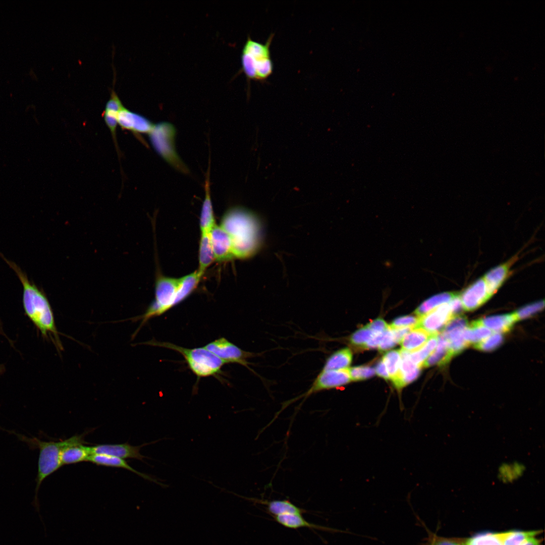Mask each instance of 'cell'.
Masks as SVG:
<instances>
[{"instance_id":"cell-3","label":"cell","mask_w":545,"mask_h":545,"mask_svg":"<svg viewBox=\"0 0 545 545\" xmlns=\"http://www.w3.org/2000/svg\"><path fill=\"white\" fill-rule=\"evenodd\" d=\"M6 431L16 435L20 441L25 443L30 448H37L39 451L34 499L35 504L38 505L37 494L42 482L62 466L60 455L65 444V440L57 442L44 441L35 437L29 438L13 431Z\"/></svg>"},{"instance_id":"cell-31","label":"cell","mask_w":545,"mask_h":545,"mask_svg":"<svg viewBox=\"0 0 545 545\" xmlns=\"http://www.w3.org/2000/svg\"><path fill=\"white\" fill-rule=\"evenodd\" d=\"M540 531L510 530L500 532L503 545H518L526 539L538 535Z\"/></svg>"},{"instance_id":"cell-23","label":"cell","mask_w":545,"mask_h":545,"mask_svg":"<svg viewBox=\"0 0 545 545\" xmlns=\"http://www.w3.org/2000/svg\"><path fill=\"white\" fill-rule=\"evenodd\" d=\"M432 335L422 329L413 328L401 341L402 350L409 352L416 351L425 344Z\"/></svg>"},{"instance_id":"cell-2","label":"cell","mask_w":545,"mask_h":545,"mask_svg":"<svg viewBox=\"0 0 545 545\" xmlns=\"http://www.w3.org/2000/svg\"><path fill=\"white\" fill-rule=\"evenodd\" d=\"M230 236L234 258L244 259L258 250L260 241L258 220L249 210L241 206L228 209L220 225Z\"/></svg>"},{"instance_id":"cell-36","label":"cell","mask_w":545,"mask_h":545,"mask_svg":"<svg viewBox=\"0 0 545 545\" xmlns=\"http://www.w3.org/2000/svg\"><path fill=\"white\" fill-rule=\"evenodd\" d=\"M121 110L105 107L103 113L105 122L108 127L115 144L118 150L116 137V129L118 125V116Z\"/></svg>"},{"instance_id":"cell-20","label":"cell","mask_w":545,"mask_h":545,"mask_svg":"<svg viewBox=\"0 0 545 545\" xmlns=\"http://www.w3.org/2000/svg\"><path fill=\"white\" fill-rule=\"evenodd\" d=\"M453 356L454 355L447 341L439 334L437 345L423 363L422 367H429L434 365H444L448 363Z\"/></svg>"},{"instance_id":"cell-34","label":"cell","mask_w":545,"mask_h":545,"mask_svg":"<svg viewBox=\"0 0 545 545\" xmlns=\"http://www.w3.org/2000/svg\"><path fill=\"white\" fill-rule=\"evenodd\" d=\"M426 529L427 536L424 545H466L465 539L440 536Z\"/></svg>"},{"instance_id":"cell-6","label":"cell","mask_w":545,"mask_h":545,"mask_svg":"<svg viewBox=\"0 0 545 545\" xmlns=\"http://www.w3.org/2000/svg\"><path fill=\"white\" fill-rule=\"evenodd\" d=\"M180 278L160 276L156 281L155 299L142 315L137 317L141 319L139 328L152 317L159 316L179 303L178 291Z\"/></svg>"},{"instance_id":"cell-1","label":"cell","mask_w":545,"mask_h":545,"mask_svg":"<svg viewBox=\"0 0 545 545\" xmlns=\"http://www.w3.org/2000/svg\"><path fill=\"white\" fill-rule=\"evenodd\" d=\"M3 258L16 272L23 286L22 303L25 315L44 338H51L56 346L62 349L51 305L44 293L30 281L15 262Z\"/></svg>"},{"instance_id":"cell-19","label":"cell","mask_w":545,"mask_h":545,"mask_svg":"<svg viewBox=\"0 0 545 545\" xmlns=\"http://www.w3.org/2000/svg\"><path fill=\"white\" fill-rule=\"evenodd\" d=\"M208 172L209 169L205 182V197L200 217L201 233H209L211 229L216 225L211 199Z\"/></svg>"},{"instance_id":"cell-17","label":"cell","mask_w":545,"mask_h":545,"mask_svg":"<svg viewBox=\"0 0 545 545\" xmlns=\"http://www.w3.org/2000/svg\"><path fill=\"white\" fill-rule=\"evenodd\" d=\"M401 362L398 374L392 379L395 387L400 390L416 379L419 376L421 367L413 363L409 357V352L401 350Z\"/></svg>"},{"instance_id":"cell-10","label":"cell","mask_w":545,"mask_h":545,"mask_svg":"<svg viewBox=\"0 0 545 545\" xmlns=\"http://www.w3.org/2000/svg\"><path fill=\"white\" fill-rule=\"evenodd\" d=\"M467 325V320L464 316L457 315L450 319L440 334L447 341L454 355L459 354L470 345L463 336Z\"/></svg>"},{"instance_id":"cell-7","label":"cell","mask_w":545,"mask_h":545,"mask_svg":"<svg viewBox=\"0 0 545 545\" xmlns=\"http://www.w3.org/2000/svg\"><path fill=\"white\" fill-rule=\"evenodd\" d=\"M148 135L154 149L166 162L181 172L189 173L188 169L176 152V129L172 124L161 122L154 125Z\"/></svg>"},{"instance_id":"cell-38","label":"cell","mask_w":545,"mask_h":545,"mask_svg":"<svg viewBox=\"0 0 545 545\" xmlns=\"http://www.w3.org/2000/svg\"><path fill=\"white\" fill-rule=\"evenodd\" d=\"M374 335V334L365 326L354 332L351 335L350 341L352 345L364 348Z\"/></svg>"},{"instance_id":"cell-24","label":"cell","mask_w":545,"mask_h":545,"mask_svg":"<svg viewBox=\"0 0 545 545\" xmlns=\"http://www.w3.org/2000/svg\"><path fill=\"white\" fill-rule=\"evenodd\" d=\"M480 320L483 326L493 332L499 333L509 331L517 321L514 313L490 316Z\"/></svg>"},{"instance_id":"cell-26","label":"cell","mask_w":545,"mask_h":545,"mask_svg":"<svg viewBox=\"0 0 545 545\" xmlns=\"http://www.w3.org/2000/svg\"><path fill=\"white\" fill-rule=\"evenodd\" d=\"M509 265L504 263L488 271L483 277L488 291L492 296L501 287L509 274Z\"/></svg>"},{"instance_id":"cell-15","label":"cell","mask_w":545,"mask_h":545,"mask_svg":"<svg viewBox=\"0 0 545 545\" xmlns=\"http://www.w3.org/2000/svg\"><path fill=\"white\" fill-rule=\"evenodd\" d=\"M209 234L215 260L223 262L234 258L231 239L221 226L215 225Z\"/></svg>"},{"instance_id":"cell-8","label":"cell","mask_w":545,"mask_h":545,"mask_svg":"<svg viewBox=\"0 0 545 545\" xmlns=\"http://www.w3.org/2000/svg\"><path fill=\"white\" fill-rule=\"evenodd\" d=\"M351 380L349 368L339 370L321 369L310 388L302 395L284 403L281 411L288 405L303 398V401L316 393L342 387Z\"/></svg>"},{"instance_id":"cell-44","label":"cell","mask_w":545,"mask_h":545,"mask_svg":"<svg viewBox=\"0 0 545 545\" xmlns=\"http://www.w3.org/2000/svg\"><path fill=\"white\" fill-rule=\"evenodd\" d=\"M375 371L378 376L385 379L390 378L387 367L383 359L377 364Z\"/></svg>"},{"instance_id":"cell-21","label":"cell","mask_w":545,"mask_h":545,"mask_svg":"<svg viewBox=\"0 0 545 545\" xmlns=\"http://www.w3.org/2000/svg\"><path fill=\"white\" fill-rule=\"evenodd\" d=\"M273 517H274L276 521L278 523L286 527L291 529L308 527L322 531H340L339 530L310 523L304 519L302 517L301 514H286Z\"/></svg>"},{"instance_id":"cell-37","label":"cell","mask_w":545,"mask_h":545,"mask_svg":"<svg viewBox=\"0 0 545 545\" xmlns=\"http://www.w3.org/2000/svg\"><path fill=\"white\" fill-rule=\"evenodd\" d=\"M544 300L539 301L526 305L513 312L516 320L525 319L543 309Z\"/></svg>"},{"instance_id":"cell-32","label":"cell","mask_w":545,"mask_h":545,"mask_svg":"<svg viewBox=\"0 0 545 545\" xmlns=\"http://www.w3.org/2000/svg\"><path fill=\"white\" fill-rule=\"evenodd\" d=\"M466 545H503L500 532H483L465 539Z\"/></svg>"},{"instance_id":"cell-4","label":"cell","mask_w":545,"mask_h":545,"mask_svg":"<svg viewBox=\"0 0 545 545\" xmlns=\"http://www.w3.org/2000/svg\"><path fill=\"white\" fill-rule=\"evenodd\" d=\"M274 35L271 34L264 43L248 37L241 56L242 69L248 79L263 81L272 74L274 67L270 45Z\"/></svg>"},{"instance_id":"cell-5","label":"cell","mask_w":545,"mask_h":545,"mask_svg":"<svg viewBox=\"0 0 545 545\" xmlns=\"http://www.w3.org/2000/svg\"><path fill=\"white\" fill-rule=\"evenodd\" d=\"M146 344L171 349L180 353L191 371L198 377L216 375L226 363L204 347L185 348L169 342L152 340Z\"/></svg>"},{"instance_id":"cell-43","label":"cell","mask_w":545,"mask_h":545,"mask_svg":"<svg viewBox=\"0 0 545 545\" xmlns=\"http://www.w3.org/2000/svg\"><path fill=\"white\" fill-rule=\"evenodd\" d=\"M374 334L381 333L389 329V325L381 318H377L367 324L366 326Z\"/></svg>"},{"instance_id":"cell-22","label":"cell","mask_w":545,"mask_h":545,"mask_svg":"<svg viewBox=\"0 0 545 545\" xmlns=\"http://www.w3.org/2000/svg\"><path fill=\"white\" fill-rule=\"evenodd\" d=\"M254 501L266 506L267 511L273 516L286 514H301L306 511L298 507L288 500L267 501L263 499H253Z\"/></svg>"},{"instance_id":"cell-14","label":"cell","mask_w":545,"mask_h":545,"mask_svg":"<svg viewBox=\"0 0 545 545\" xmlns=\"http://www.w3.org/2000/svg\"><path fill=\"white\" fill-rule=\"evenodd\" d=\"M491 296L483 278L478 279L459 295L463 309L466 311L475 310Z\"/></svg>"},{"instance_id":"cell-35","label":"cell","mask_w":545,"mask_h":545,"mask_svg":"<svg viewBox=\"0 0 545 545\" xmlns=\"http://www.w3.org/2000/svg\"><path fill=\"white\" fill-rule=\"evenodd\" d=\"M503 341V337L501 333H495L483 340L474 344V347L481 351H490L499 347Z\"/></svg>"},{"instance_id":"cell-13","label":"cell","mask_w":545,"mask_h":545,"mask_svg":"<svg viewBox=\"0 0 545 545\" xmlns=\"http://www.w3.org/2000/svg\"><path fill=\"white\" fill-rule=\"evenodd\" d=\"M158 441L146 443L141 445L134 446L128 443L120 444H97L90 446L91 454H102L125 459H136L143 461L147 457L141 455L140 453L141 448L148 444L155 443Z\"/></svg>"},{"instance_id":"cell-18","label":"cell","mask_w":545,"mask_h":545,"mask_svg":"<svg viewBox=\"0 0 545 545\" xmlns=\"http://www.w3.org/2000/svg\"><path fill=\"white\" fill-rule=\"evenodd\" d=\"M87 461L97 465L125 469L138 475L145 479L158 484L162 487L168 486L166 484L158 482L156 478L137 471L130 466L125 460L119 458L102 454H91Z\"/></svg>"},{"instance_id":"cell-9","label":"cell","mask_w":545,"mask_h":545,"mask_svg":"<svg viewBox=\"0 0 545 545\" xmlns=\"http://www.w3.org/2000/svg\"><path fill=\"white\" fill-rule=\"evenodd\" d=\"M204 347L227 363H237L250 369L248 359L255 353L244 351L224 338L209 343Z\"/></svg>"},{"instance_id":"cell-29","label":"cell","mask_w":545,"mask_h":545,"mask_svg":"<svg viewBox=\"0 0 545 545\" xmlns=\"http://www.w3.org/2000/svg\"><path fill=\"white\" fill-rule=\"evenodd\" d=\"M493 332L483 326L479 319L468 324L463 332L465 340L470 345L476 344L489 337Z\"/></svg>"},{"instance_id":"cell-30","label":"cell","mask_w":545,"mask_h":545,"mask_svg":"<svg viewBox=\"0 0 545 545\" xmlns=\"http://www.w3.org/2000/svg\"><path fill=\"white\" fill-rule=\"evenodd\" d=\"M439 334H432L425 344L418 350L409 352L411 361L417 365L422 367L423 363L435 348L438 341Z\"/></svg>"},{"instance_id":"cell-40","label":"cell","mask_w":545,"mask_h":545,"mask_svg":"<svg viewBox=\"0 0 545 545\" xmlns=\"http://www.w3.org/2000/svg\"><path fill=\"white\" fill-rule=\"evenodd\" d=\"M351 380L357 381L367 379L373 376L375 370L369 366H360L349 368Z\"/></svg>"},{"instance_id":"cell-25","label":"cell","mask_w":545,"mask_h":545,"mask_svg":"<svg viewBox=\"0 0 545 545\" xmlns=\"http://www.w3.org/2000/svg\"><path fill=\"white\" fill-rule=\"evenodd\" d=\"M198 260L199 267L197 270L203 275L208 266L215 260L209 233H201Z\"/></svg>"},{"instance_id":"cell-33","label":"cell","mask_w":545,"mask_h":545,"mask_svg":"<svg viewBox=\"0 0 545 545\" xmlns=\"http://www.w3.org/2000/svg\"><path fill=\"white\" fill-rule=\"evenodd\" d=\"M386 364L390 378L393 379L398 373L401 362L400 351L393 350L386 353L382 358Z\"/></svg>"},{"instance_id":"cell-42","label":"cell","mask_w":545,"mask_h":545,"mask_svg":"<svg viewBox=\"0 0 545 545\" xmlns=\"http://www.w3.org/2000/svg\"><path fill=\"white\" fill-rule=\"evenodd\" d=\"M397 343L393 331L389 329L384 332L383 338L378 346L380 351H386L393 347Z\"/></svg>"},{"instance_id":"cell-16","label":"cell","mask_w":545,"mask_h":545,"mask_svg":"<svg viewBox=\"0 0 545 545\" xmlns=\"http://www.w3.org/2000/svg\"><path fill=\"white\" fill-rule=\"evenodd\" d=\"M118 124L123 129L134 133L149 134L154 124L146 118L124 107L118 116Z\"/></svg>"},{"instance_id":"cell-11","label":"cell","mask_w":545,"mask_h":545,"mask_svg":"<svg viewBox=\"0 0 545 545\" xmlns=\"http://www.w3.org/2000/svg\"><path fill=\"white\" fill-rule=\"evenodd\" d=\"M85 435L86 433H83L65 440L60 455L62 466L88 461L91 452L90 446L84 445Z\"/></svg>"},{"instance_id":"cell-41","label":"cell","mask_w":545,"mask_h":545,"mask_svg":"<svg viewBox=\"0 0 545 545\" xmlns=\"http://www.w3.org/2000/svg\"><path fill=\"white\" fill-rule=\"evenodd\" d=\"M418 321V317L412 315L400 316L394 320L389 327L392 330L405 328H414Z\"/></svg>"},{"instance_id":"cell-12","label":"cell","mask_w":545,"mask_h":545,"mask_svg":"<svg viewBox=\"0 0 545 545\" xmlns=\"http://www.w3.org/2000/svg\"><path fill=\"white\" fill-rule=\"evenodd\" d=\"M453 317L449 303L444 304L418 317L414 328L422 329L430 334H439Z\"/></svg>"},{"instance_id":"cell-28","label":"cell","mask_w":545,"mask_h":545,"mask_svg":"<svg viewBox=\"0 0 545 545\" xmlns=\"http://www.w3.org/2000/svg\"><path fill=\"white\" fill-rule=\"evenodd\" d=\"M458 294L457 292H444L435 295L423 302L414 313L419 317L442 304L449 303Z\"/></svg>"},{"instance_id":"cell-39","label":"cell","mask_w":545,"mask_h":545,"mask_svg":"<svg viewBox=\"0 0 545 545\" xmlns=\"http://www.w3.org/2000/svg\"><path fill=\"white\" fill-rule=\"evenodd\" d=\"M500 468V476L504 482H509L520 477L524 469L519 464H513V469L512 464L503 465Z\"/></svg>"},{"instance_id":"cell-45","label":"cell","mask_w":545,"mask_h":545,"mask_svg":"<svg viewBox=\"0 0 545 545\" xmlns=\"http://www.w3.org/2000/svg\"><path fill=\"white\" fill-rule=\"evenodd\" d=\"M537 535L532 536L526 539L518 545H541V540L537 538Z\"/></svg>"},{"instance_id":"cell-46","label":"cell","mask_w":545,"mask_h":545,"mask_svg":"<svg viewBox=\"0 0 545 545\" xmlns=\"http://www.w3.org/2000/svg\"><path fill=\"white\" fill-rule=\"evenodd\" d=\"M3 367H1V366H0V372H1V371H3V369H4V368H3Z\"/></svg>"},{"instance_id":"cell-27","label":"cell","mask_w":545,"mask_h":545,"mask_svg":"<svg viewBox=\"0 0 545 545\" xmlns=\"http://www.w3.org/2000/svg\"><path fill=\"white\" fill-rule=\"evenodd\" d=\"M352 353L350 349H341L328 357L322 369L339 370L348 368L352 362Z\"/></svg>"}]
</instances>
